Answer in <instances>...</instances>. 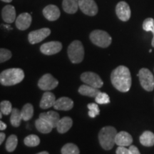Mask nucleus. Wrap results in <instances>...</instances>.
<instances>
[{"label":"nucleus","mask_w":154,"mask_h":154,"mask_svg":"<svg viewBox=\"0 0 154 154\" xmlns=\"http://www.w3.org/2000/svg\"><path fill=\"white\" fill-rule=\"evenodd\" d=\"M1 1H2V2H5L9 3V2H11L12 1V0H1Z\"/></svg>","instance_id":"ea45409f"},{"label":"nucleus","mask_w":154,"mask_h":154,"mask_svg":"<svg viewBox=\"0 0 154 154\" xmlns=\"http://www.w3.org/2000/svg\"><path fill=\"white\" fill-rule=\"evenodd\" d=\"M2 114H3V113H0V119H2Z\"/></svg>","instance_id":"a19ab883"},{"label":"nucleus","mask_w":154,"mask_h":154,"mask_svg":"<svg viewBox=\"0 0 154 154\" xmlns=\"http://www.w3.org/2000/svg\"><path fill=\"white\" fill-rule=\"evenodd\" d=\"M55 109L60 111H69L72 110L74 107V102L68 97H61L59 99L56 100L54 105Z\"/></svg>","instance_id":"2eb2a0df"},{"label":"nucleus","mask_w":154,"mask_h":154,"mask_svg":"<svg viewBox=\"0 0 154 154\" xmlns=\"http://www.w3.org/2000/svg\"><path fill=\"white\" fill-rule=\"evenodd\" d=\"M38 154H49V152L48 151H42L39 152Z\"/></svg>","instance_id":"58836bf2"},{"label":"nucleus","mask_w":154,"mask_h":154,"mask_svg":"<svg viewBox=\"0 0 154 154\" xmlns=\"http://www.w3.org/2000/svg\"><path fill=\"white\" fill-rule=\"evenodd\" d=\"M111 81L112 85L118 91L123 93L128 92L132 83L130 70L123 65L118 66L111 72Z\"/></svg>","instance_id":"f257e3e1"},{"label":"nucleus","mask_w":154,"mask_h":154,"mask_svg":"<svg viewBox=\"0 0 154 154\" xmlns=\"http://www.w3.org/2000/svg\"><path fill=\"white\" fill-rule=\"evenodd\" d=\"M43 15L47 20L53 22L60 17L61 12L57 6L49 5L43 9Z\"/></svg>","instance_id":"ddd939ff"},{"label":"nucleus","mask_w":154,"mask_h":154,"mask_svg":"<svg viewBox=\"0 0 154 154\" xmlns=\"http://www.w3.org/2000/svg\"><path fill=\"white\" fill-rule=\"evenodd\" d=\"M51 34V30L49 28H42L39 29L31 32L28 35L29 42L31 44H38L45 39Z\"/></svg>","instance_id":"1a4fd4ad"},{"label":"nucleus","mask_w":154,"mask_h":154,"mask_svg":"<svg viewBox=\"0 0 154 154\" xmlns=\"http://www.w3.org/2000/svg\"><path fill=\"white\" fill-rule=\"evenodd\" d=\"M116 144L119 146H130L133 143L131 135L126 131L118 133L116 136Z\"/></svg>","instance_id":"dca6fc26"},{"label":"nucleus","mask_w":154,"mask_h":154,"mask_svg":"<svg viewBox=\"0 0 154 154\" xmlns=\"http://www.w3.org/2000/svg\"><path fill=\"white\" fill-rule=\"evenodd\" d=\"M35 126L38 131L44 134H49L54 128L53 126L48 121L40 118V117L36 120Z\"/></svg>","instance_id":"5701e85b"},{"label":"nucleus","mask_w":154,"mask_h":154,"mask_svg":"<svg viewBox=\"0 0 154 154\" xmlns=\"http://www.w3.org/2000/svg\"><path fill=\"white\" fill-rule=\"evenodd\" d=\"M116 154H130L129 149H126V146H119L116 151Z\"/></svg>","instance_id":"f704fd0d"},{"label":"nucleus","mask_w":154,"mask_h":154,"mask_svg":"<svg viewBox=\"0 0 154 154\" xmlns=\"http://www.w3.org/2000/svg\"><path fill=\"white\" fill-rule=\"evenodd\" d=\"M62 49V44L59 42H49L42 44L40 47V51L43 54L53 55L60 52Z\"/></svg>","instance_id":"9b49d317"},{"label":"nucleus","mask_w":154,"mask_h":154,"mask_svg":"<svg viewBox=\"0 0 154 154\" xmlns=\"http://www.w3.org/2000/svg\"><path fill=\"white\" fill-rule=\"evenodd\" d=\"M7 128V125H6L3 121H0V130L4 131Z\"/></svg>","instance_id":"4c0bfd02"},{"label":"nucleus","mask_w":154,"mask_h":154,"mask_svg":"<svg viewBox=\"0 0 154 154\" xmlns=\"http://www.w3.org/2000/svg\"><path fill=\"white\" fill-rule=\"evenodd\" d=\"M116 13L117 17L123 22H127L131 18V11L129 5L126 2H120L116 7Z\"/></svg>","instance_id":"f8f14e48"},{"label":"nucleus","mask_w":154,"mask_h":154,"mask_svg":"<svg viewBox=\"0 0 154 154\" xmlns=\"http://www.w3.org/2000/svg\"><path fill=\"white\" fill-rule=\"evenodd\" d=\"M61 152L62 154H79L80 153L79 149L77 147V146L74 143H69L65 144L61 148Z\"/></svg>","instance_id":"cd10ccee"},{"label":"nucleus","mask_w":154,"mask_h":154,"mask_svg":"<svg viewBox=\"0 0 154 154\" xmlns=\"http://www.w3.org/2000/svg\"><path fill=\"white\" fill-rule=\"evenodd\" d=\"M140 84L144 90L152 91L154 89V76L149 69L142 68L137 74Z\"/></svg>","instance_id":"423d86ee"},{"label":"nucleus","mask_w":154,"mask_h":154,"mask_svg":"<svg viewBox=\"0 0 154 154\" xmlns=\"http://www.w3.org/2000/svg\"><path fill=\"white\" fill-rule=\"evenodd\" d=\"M24 144L29 147H35L40 143V139L36 135L31 134L26 136L24 140Z\"/></svg>","instance_id":"c756f323"},{"label":"nucleus","mask_w":154,"mask_h":154,"mask_svg":"<svg viewBox=\"0 0 154 154\" xmlns=\"http://www.w3.org/2000/svg\"><path fill=\"white\" fill-rule=\"evenodd\" d=\"M59 85L57 79L50 74H46L39 79L38 82V88L43 91H51Z\"/></svg>","instance_id":"0eeeda50"},{"label":"nucleus","mask_w":154,"mask_h":154,"mask_svg":"<svg viewBox=\"0 0 154 154\" xmlns=\"http://www.w3.org/2000/svg\"><path fill=\"white\" fill-rule=\"evenodd\" d=\"M95 101L98 104H107L110 103V98L106 93L100 92L95 97Z\"/></svg>","instance_id":"2f4dec72"},{"label":"nucleus","mask_w":154,"mask_h":154,"mask_svg":"<svg viewBox=\"0 0 154 154\" xmlns=\"http://www.w3.org/2000/svg\"><path fill=\"white\" fill-rule=\"evenodd\" d=\"M32 16L29 13H22L16 19V26L18 29L24 31L29 27L32 24Z\"/></svg>","instance_id":"4468645a"},{"label":"nucleus","mask_w":154,"mask_h":154,"mask_svg":"<svg viewBox=\"0 0 154 154\" xmlns=\"http://www.w3.org/2000/svg\"><path fill=\"white\" fill-rule=\"evenodd\" d=\"M149 52H150V53L152 52V50H151V49H150V50H149Z\"/></svg>","instance_id":"79ce46f5"},{"label":"nucleus","mask_w":154,"mask_h":154,"mask_svg":"<svg viewBox=\"0 0 154 154\" xmlns=\"http://www.w3.org/2000/svg\"><path fill=\"white\" fill-rule=\"evenodd\" d=\"M62 7L66 13L75 14L79 8V0H63Z\"/></svg>","instance_id":"4be33fe9"},{"label":"nucleus","mask_w":154,"mask_h":154,"mask_svg":"<svg viewBox=\"0 0 154 154\" xmlns=\"http://www.w3.org/2000/svg\"><path fill=\"white\" fill-rule=\"evenodd\" d=\"M0 109L4 115L7 116L10 114L13 109L11 102L9 101H2L0 103Z\"/></svg>","instance_id":"7c9ffc66"},{"label":"nucleus","mask_w":154,"mask_h":154,"mask_svg":"<svg viewBox=\"0 0 154 154\" xmlns=\"http://www.w3.org/2000/svg\"><path fill=\"white\" fill-rule=\"evenodd\" d=\"M56 101V98L54 94L49 91H46L42 97L40 101L39 106L42 109H47L54 106Z\"/></svg>","instance_id":"a211bd4d"},{"label":"nucleus","mask_w":154,"mask_h":154,"mask_svg":"<svg viewBox=\"0 0 154 154\" xmlns=\"http://www.w3.org/2000/svg\"><path fill=\"white\" fill-rule=\"evenodd\" d=\"M24 78V72L22 69L11 68L6 69L0 74V82L3 86L16 85Z\"/></svg>","instance_id":"f03ea898"},{"label":"nucleus","mask_w":154,"mask_h":154,"mask_svg":"<svg viewBox=\"0 0 154 154\" xmlns=\"http://www.w3.org/2000/svg\"><path fill=\"white\" fill-rule=\"evenodd\" d=\"M11 56H12V54H11V52L9 50L2 48L0 49V62L3 63L6 61L9 60V59H11Z\"/></svg>","instance_id":"72a5a7b5"},{"label":"nucleus","mask_w":154,"mask_h":154,"mask_svg":"<svg viewBox=\"0 0 154 154\" xmlns=\"http://www.w3.org/2000/svg\"><path fill=\"white\" fill-rule=\"evenodd\" d=\"M81 79L86 84L93 86V87L100 88L103 85V82L102 81L99 75L91 72H86L81 75Z\"/></svg>","instance_id":"6e6552de"},{"label":"nucleus","mask_w":154,"mask_h":154,"mask_svg":"<svg viewBox=\"0 0 154 154\" xmlns=\"http://www.w3.org/2000/svg\"><path fill=\"white\" fill-rule=\"evenodd\" d=\"M79 9L88 16H95L98 13V6L94 0H79Z\"/></svg>","instance_id":"9d476101"},{"label":"nucleus","mask_w":154,"mask_h":154,"mask_svg":"<svg viewBox=\"0 0 154 154\" xmlns=\"http://www.w3.org/2000/svg\"><path fill=\"white\" fill-rule=\"evenodd\" d=\"M89 38L94 44L101 48L109 47L112 42V38L109 33L100 29L94 30L91 32L89 35Z\"/></svg>","instance_id":"39448f33"},{"label":"nucleus","mask_w":154,"mask_h":154,"mask_svg":"<svg viewBox=\"0 0 154 154\" xmlns=\"http://www.w3.org/2000/svg\"><path fill=\"white\" fill-rule=\"evenodd\" d=\"M140 143L142 146L151 147L154 146V134L150 131H146L140 135L139 138Z\"/></svg>","instance_id":"b1692460"},{"label":"nucleus","mask_w":154,"mask_h":154,"mask_svg":"<svg viewBox=\"0 0 154 154\" xmlns=\"http://www.w3.org/2000/svg\"><path fill=\"white\" fill-rule=\"evenodd\" d=\"M143 29L146 32H151L153 34L151 45L154 47V19L153 18H147L143 21Z\"/></svg>","instance_id":"c85d7f7f"},{"label":"nucleus","mask_w":154,"mask_h":154,"mask_svg":"<svg viewBox=\"0 0 154 154\" xmlns=\"http://www.w3.org/2000/svg\"><path fill=\"white\" fill-rule=\"evenodd\" d=\"M67 53L70 61L73 63H79L84 57V49L82 42L75 40L69 46Z\"/></svg>","instance_id":"20e7f679"},{"label":"nucleus","mask_w":154,"mask_h":154,"mask_svg":"<svg viewBox=\"0 0 154 154\" xmlns=\"http://www.w3.org/2000/svg\"><path fill=\"white\" fill-rule=\"evenodd\" d=\"M39 117L48 121L53 126V128L57 127L58 122L60 120V116L57 112L54 111H49L48 112L40 113Z\"/></svg>","instance_id":"6ab92c4d"},{"label":"nucleus","mask_w":154,"mask_h":154,"mask_svg":"<svg viewBox=\"0 0 154 154\" xmlns=\"http://www.w3.org/2000/svg\"><path fill=\"white\" fill-rule=\"evenodd\" d=\"M129 151H130V154H140L139 150L136 146L131 145L129 146Z\"/></svg>","instance_id":"c9c22d12"},{"label":"nucleus","mask_w":154,"mask_h":154,"mask_svg":"<svg viewBox=\"0 0 154 154\" xmlns=\"http://www.w3.org/2000/svg\"><path fill=\"white\" fill-rule=\"evenodd\" d=\"M118 134L116 129L113 126H105L102 128L99 134L100 145L104 150L112 149L116 144V136Z\"/></svg>","instance_id":"7ed1b4c3"},{"label":"nucleus","mask_w":154,"mask_h":154,"mask_svg":"<svg viewBox=\"0 0 154 154\" xmlns=\"http://www.w3.org/2000/svg\"><path fill=\"white\" fill-rule=\"evenodd\" d=\"M5 137H6L5 134H4V133L2 132L1 134H0V144L3 143L4 140H5Z\"/></svg>","instance_id":"e433bc0d"},{"label":"nucleus","mask_w":154,"mask_h":154,"mask_svg":"<svg viewBox=\"0 0 154 154\" xmlns=\"http://www.w3.org/2000/svg\"><path fill=\"white\" fill-rule=\"evenodd\" d=\"M73 125L72 119L69 116H64L63 118L60 119L59 122L57 125L56 128L57 129V131L59 134H65L72 128Z\"/></svg>","instance_id":"aec40b11"},{"label":"nucleus","mask_w":154,"mask_h":154,"mask_svg":"<svg viewBox=\"0 0 154 154\" xmlns=\"http://www.w3.org/2000/svg\"><path fill=\"white\" fill-rule=\"evenodd\" d=\"M87 107L88 109V116H89L91 118H95L96 116L99 115L100 113V109L99 108V106H98L97 103H88L87 105Z\"/></svg>","instance_id":"473e14b6"},{"label":"nucleus","mask_w":154,"mask_h":154,"mask_svg":"<svg viewBox=\"0 0 154 154\" xmlns=\"http://www.w3.org/2000/svg\"><path fill=\"white\" fill-rule=\"evenodd\" d=\"M21 113H22L23 120L25 121L30 120L34 115L33 106L31 103H26L21 110Z\"/></svg>","instance_id":"a878e982"},{"label":"nucleus","mask_w":154,"mask_h":154,"mask_svg":"<svg viewBox=\"0 0 154 154\" xmlns=\"http://www.w3.org/2000/svg\"><path fill=\"white\" fill-rule=\"evenodd\" d=\"M2 17L6 23L11 24L16 20V11L12 5H6L2 11Z\"/></svg>","instance_id":"f3484780"},{"label":"nucleus","mask_w":154,"mask_h":154,"mask_svg":"<svg viewBox=\"0 0 154 154\" xmlns=\"http://www.w3.org/2000/svg\"><path fill=\"white\" fill-rule=\"evenodd\" d=\"M99 88L93 87V86L88 85V84H83L79 88V93L83 96H89V97L95 98L100 93Z\"/></svg>","instance_id":"412c9836"},{"label":"nucleus","mask_w":154,"mask_h":154,"mask_svg":"<svg viewBox=\"0 0 154 154\" xmlns=\"http://www.w3.org/2000/svg\"><path fill=\"white\" fill-rule=\"evenodd\" d=\"M17 144H18V138L16 135H11L7 138L6 142V149L8 152H12L16 149Z\"/></svg>","instance_id":"bb28decb"},{"label":"nucleus","mask_w":154,"mask_h":154,"mask_svg":"<svg viewBox=\"0 0 154 154\" xmlns=\"http://www.w3.org/2000/svg\"><path fill=\"white\" fill-rule=\"evenodd\" d=\"M22 119V113L21 111H19L18 109L14 108L12 109V111L11 113L10 116V122L11 124L14 127H19L20 126L21 121Z\"/></svg>","instance_id":"393cba45"}]
</instances>
